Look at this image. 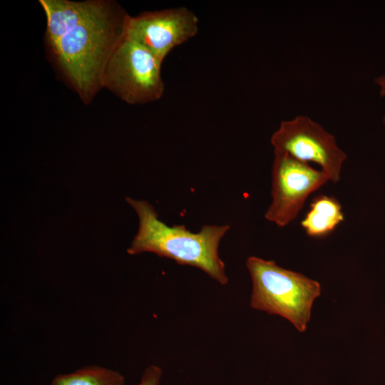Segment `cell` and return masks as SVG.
I'll use <instances>...</instances> for the list:
<instances>
[{"mask_svg":"<svg viewBox=\"0 0 385 385\" xmlns=\"http://www.w3.org/2000/svg\"><path fill=\"white\" fill-rule=\"evenodd\" d=\"M127 15L106 1L98 12L48 45L56 64L85 103L103 88V71L124 36Z\"/></svg>","mask_w":385,"mask_h":385,"instance_id":"obj_1","label":"cell"},{"mask_svg":"<svg viewBox=\"0 0 385 385\" xmlns=\"http://www.w3.org/2000/svg\"><path fill=\"white\" fill-rule=\"evenodd\" d=\"M125 200L139 220L138 230L127 250L129 255L155 253L179 265L198 268L220 284H227L225 265L219 256L218 247L230 230L229 225H206L199 232H192L184 225H166L145 200L128 197Z\"/></svg>","mask_w":385,"mask_h":385,"instance_id":"obj_2","label":"cell"},{"mask_svg":"<svg viewBox=\"0 0 385 385\" xmlns=\"http://www.w3.org/2000/svg\"><path fill=\"white\" fill-rule=\"evenodd\" d=\"M246 266L252 282L250 307L279 315L304 332L313 302L321 294L319 283L273 260L251 256Z\"/></svg>","mask_w":385,"mask_h":385,"instance_id":"obj_3","label":"cell"},{"mask_svg":"<svg viewBox=\"0 0 385 385\" xmlns=\"http://www.w3.org/2000/svg\"><path fill=\"white\" fill-rule=\"evenodd\" d=\"M162 63L151 52L124 35L106 63L102 87L129 104L159 100L165 90Z\"/></svg>","mask_w":385,"mask_h":385,"instance_id":"obj_4","label":"cell"},{"mask_svg":"<svg viewBox=\"0 0 385 385\" xmlns=\"http://www.w3.org/2000/svg\"><path fill=\"white\" fill-rule=\"evenodd\" d=\"M328 181L323 170L286 153L274 150L272 202L265 219L278 227L287 226L297 217L309 195Z\"/></svg>","mask_w":385,"mask_h":385,"instance_id":"obj_5","label":"cell"},{"mask_svg":"<svg viewBox=\"0 0 385 385\" xmlns=\"http://www.w3.org/2000/svg\"><path fill=\"white\" fill-rule=\"evenodd\" d=\"M270 142L274 150L286 153L300 161L318 164L329 181L337 183L340 180L347 156L335 137L309 117L297 115L282 121Z\"/></svg>","mask_w":385,"mask_h":385,"instance_id":"obj_6","label":"cell"},{"mask_svg":"<svg viewBox=\"0 0 385 385\" xmlns=\"http://www.w3.org/2000/svg\"><path fill=\"white\" fill-rule=\"evenodd\" d=\"M198 19L185 7L126 16L124 35L151 52L160 61L175 47L194 37Z\"/></svg>","mask_w":385,"mask_h":385,"instance_id":"obj_7","label":"cell"},{"mask_svg":"<svg viewBox=\"0 0 385 385\" xmlns=\"http://www.w3.org/2000/svg\"><path fill=\"white\" fill-rule=\"evenodd\" d=\"M106 1L40 0L46 17L48 45L53 43L76 26L98 12Z\"/></svg>","mask_w":385,"mask_h":385,"instance_id":"obj_8","label":"cell"},{"mask_svg":"<svg viewBox=\"0 0 385 385\" xmlns=\"http://www.w3.org/2000/svg\"><path fill=\"white\" fill-rule=\"evenodd\" d=\"M344 220V214L339 200L335 197L321 194L312 199L300 224L308 236L321 238L332 233Z\"/></svg>","mask_w":385,"mask_h":385,"instance_id":"obj_9","label":"cell"},{"mask_svg":"<svg viewBox=\"0 0 385 385\" xmlns=\"http://www.w3.org/2000/svg\"><path fill=\"white\" fill-rule=\"evenodd\" d=\"M51 385H125V379L114 369L88 365L72 372L56 376Z\"/></svg>","mask_w":385,"mask_h":385,"instance_id":"obj_10","label":"cell"},{"mask_svg":"<svg viewBox=\"0 0 385 385\" xmlns=\"http://www.w3.org/2000/svg\"><path fill=\"white\" fill-rule=\"evenodd\" d=\"M163 375L161 368L151 364L144 371L140 382L137 385H160Z\"/></svg>","mask_w":385,"mask_h":385,"instance_id":"obj_11","label":"cell"},{"mask_svg":"<svg viewBox=\"0 0 385 385\" xmlns=\"http://www.w3.org/2000/svg\"><path fill=\"white\" fill-rule=\"evenodd\" d=\"M374 82L379 87L381 96H385V75L376 78Z\"/></svg>","mask_w":385,"mask_h":385,"instance_id":"obj_12","label":"cell"}]
</instances>
